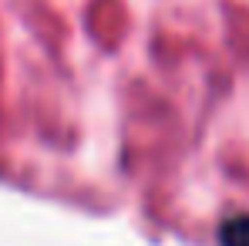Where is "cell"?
Listing matches in <instances>:
<instances>
[{
	"instance_id": "obj_1",
	"label": "cell",
	"mask_w": 249,
	"mask_h": 246,
	"mask_svg": "<svg viewBox=\"0 0 249 246\" xmlns=\"http://www.w3.org/2000/svg\"><path fill=\"white\" fill-rule=\"evenodd\" d=\"M219 243L222 246H249V216H229L219 226Z\"/></svg>"
}]
</instances>
